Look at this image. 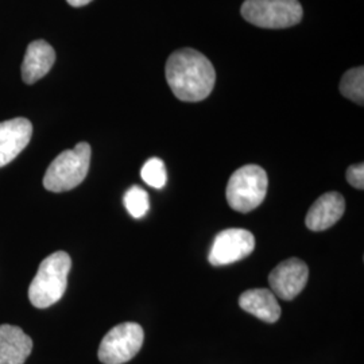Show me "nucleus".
Instances as JSON below:
<instances>
[{"mask_svg":"<svg viewBox=\"0 0 364 364\" xmlns=\"http://www.w3.org/2000/svg\"><path fill=\"white\" fill-rule=\"evenodd\" d=\"M166 80L177 99L196 103L207 99L213 91L216 72L203 53L181 49L171 53L166 63Z\"/></svg>","mask_w":364,"mask_h":364,"instance_id":"obj_1","label":"nucleus"},{"mask_svg":"<svg viewBox=\"0 0 364 364\" xmlns=\"http://www.w3.org/2000/svg\"><path fill=\"white\" fill-rule=\"evenodd\" d=\"M124 205L129 210L132 218L141 219L149 212L150 209V200H149V193L144 191V188L134 185L126 192L124 195Z\"/></svg>","mask_w":364,"mask_h":364,"instance_id":"obj_15","label":"nucleus"},{"mask_svg":"<svg viewBox=\"0 0 364 364\" xmlns=\"http://www.w3.org/2000/svg\"><path fill=\"white\" fill-rule=\"evenodd\" d=\"M33 351V340L19 326H0V364H23Z\"/></svg>","mask_w":364,"mask_h":364,"instance_id":"obj_12","label":"nucleus"},{"mask_svg":"<svg viewBox=\"0 0 364 364\" xmlns=\"http://www.w3.org/2000/svg\"><path fill=\"white\" fill-rule=\"evenodd\" d=\"M243 311L255 316L267 324H274L281 317V306L269 289H251L239 297Z\"/></svg>","mask_w":364,"mask_h":364,"instance_id":"obj_13","label":"nucleus"},{"mask_svg":"<svg viewBox=\"0 0 364 364\" xmlns=\"http://www.w3.org/2000/svg\"><path fill=\"white\" fill-rule=\"evenodd\" d=\"M55 63V52L52 46L43 41H33L27 46L25 60L22 64V78L26 84H34L45 77Z\"/></svg>","mask_w":364,"mask_h":364,"instance_id":"obj_11","label":"nucleus"},{"mask_svg":"<svg viewBox=\"0 0 364 364\" xmlns=\"http://www.w3.org/2000/svg\"><path fill=\"white\" fill-rule=\"evenodd\" d=\"M144 340V328L136 323L114 326L100 343L99 360L105 364L127 363L141 351Z\"/></svg>","mask_w":364,"mask_h":364,"instance_id":"obj_6","label":"nucleus"},{"mask_svg":"<svg viewBox=\"0 0 364 364\" xmlns=\"http://www.w3.org/2000/svg\"><path fill=\"white\" fill-rule=\"evenodd\" d=\"M255 248V237L247 230L228 228L213 240L208 260L212 266H225L247 258Z\"/></svg>","mask_w":364,"mask_h":364,"instance_id":"obj_7","label":"nucleus"},{"mask_svg":"<svg viewBox=\"0 0 364 364\" xmlns=\"http://www.w3.org/2000/svg\"><path fill=\"white\" fill-rule=\"evenodd\" d=\"M346 210L344 197L338 192L320 196L309 209L305 224L311 231H326L335 225Z\"/></svg>","mask_w":364,"mask_h":364,"instance_id":"obj_10","label":"nucleus"},{"mask_svg":"<svg viewBox=\"0 0 364 364\" xmlns=\"http://www.w3.org/2000/svg\"><path fill=\"white\" fill-rule=\"evenodd\" d=\"M309 269L304 260L299 258L281 262L269 275L270 289L275 297L291 301L306 287Z\"/></svg>","mask_w":364,"mask_h":364,"instance_id":"obj_8","label":"nucleus"},{"mask_svg":"<svg viewBox=\"0 0 364 364\" xmlns=\"http://www.w3.org/2000/svg\"><path fill=\"white\" fill-rule=\"evenodd\" d=\"M242 15L254 26L287 28L299 25L304 11L299 0H246Z\"/></svg>","mask_w":364,"mask_h":364,"instance_id":"obj_5","label":"nucleus"},{"mask_svg":"<svg viewBox=\"0 0 364 364\" xmlns=\"http://www.w3.org/2000/svg\"><path fill=\"white\" fill-rule=\"evenodd\" d=\"M340 92L346 99L356 105L364 103V68H353L344 73L340 81Z\"/></svg>","mask_w":364,"mask_h":364,"instance_id":"obj_14","label":"nucleus"},{"mask_svg":"<svg viewBox=\"0 0 364 364\" xmlns=\"http://www.w3.org/2000/svg\"><path fill=\"white\" fill-rule=\"evenodd\" d=\"M72 7H84L87 4H90L92 0H66Z\"/></svg>","mask_w":364,"mask_h":364,"instance_id":"obj_18","label":"nucleus"},{"mask_svg":"<svg viewBox=\"0 0 364 364\" xmlns=\"http://www.w3.org/2000/svg\"><path fill=\"white\" fill-rule=\"evenodd\" d=\"M70 267L72 259L65 251H57L42 260L28 287L30 302L38 309L57 304L65 293Z\"/></svg>","mask_w":364,"mask_h":364,"instance_id":"obj_2","label":"nucleus"},{"mask_svg":"<svg viewBox=\"0 0 364 364\" xmlns=\"http://www.w3.org/2000/svg\"><path fill=\"white\" fill-rule=\"evenodd\" d=\"M33 124L26 117H15L0 123V168L19 156L31 139Z\"/></svg>","mask_w":364,"mask_h":364,"instance_id":"obj_9","label":"nucleus"},{"mask_svg":"<svg viewBox=\"0 0 364 364\" xmlns=\"http://www.w3.org/2000/svg\"><path fill=\"white\" fill-rule=\"evenodd\" d=\"M141 177L149 186L156 188V189H162L168 181V174H166V168H165L164 161L159 158L147 159L144 168L141 170Z\"/></svg>","mask_w":364,"mask_h":364,"instance_id":"obj_16","label":"nucleus"},{"mask_svg":"<svg viewBox=\"0 0 364 364\" xmlns=\"http://www.w3.org/2000/svg\"><path fill=\"white\" fill-rule=\"evenodd\" d=\"M269 186L266 170L258 165H246L236 170L227 183V203L231 208L248 213L263 203Z\"/></svg>","mask_w":364,"mask_h":364,"instance_id":"obj_4","label":"nucleus"},{"mask_svg":"<svg viewBox=\"0 0 364 364\" xmlns=\"http://www.w3.org/2000/svg\"><path fill=\"white\" fill-rule=\"evenodd\" d=\"M91 153V146L87 142H80L75 149L63 151L46 170L45 189L61 193L77 188L90 171Z\"/></svg>","mask_w":364,"mask_h":364,"instance_id":"obj_3","label":"nucleus"},{"mask_svg":"<svg viewBox=\"0 0 364 364\" xmlns=\"http://www.w3.org/2000/svg\"><path fill=\"white\" fill-rule=\"evenodd\" d=\"M347 181L350 182V185L353 186L355 189L363 191L364 189V165L363 164H355L347 169L346 174Z\"/></svg>","mask_w":364,"mask_h":364,"instance_id":"obj_17","label":"nucleus"}]
</instances>
